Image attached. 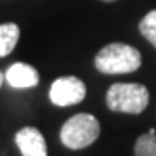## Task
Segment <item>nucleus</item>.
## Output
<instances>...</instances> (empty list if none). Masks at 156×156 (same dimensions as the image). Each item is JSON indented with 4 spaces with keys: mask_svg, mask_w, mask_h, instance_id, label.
Returning <instances> with one entry per match:
<instances>
[{
    "mask_svg": "<svg viewBox=\"0 0 156 156\" xmlns=\"http://www.w3.org/2000/svg\"><path fill=\"white\" fill-rule=\"evenodd\" d=\"M149 92L140 83H115L109 87L106 104L111 111L139 115L147 108Z\"/></svg>",
    "mask_w": 156,
    "mask_h": 156,
    "instance_id": "nucleus-2",
    "label": "nucleus"
},
{
    "mask_svg": "<svg viewBox=\"0 0 156 156\" xmlns=\"http://www.w3.org/2000/svg\"><path fill=\"white\" fill-rule=\"evenodd\" d=\"M19 40V26L16 23L0 24V57L9 56Z\"/></svg>",
    "mask_w": 156,
    "mask_h": 156,
    "instance_id": "nucleus-7",
    "label": "nucleus"
},
{
    "mask_svg": "<svg viewBox=\"0 0 156 156\" xmlns=\"http://www.w3.org/2000/svg\"><path fill=\"white\" fill-rule=\"evenodd\" d=\"M5 80L14 89H30V87L38 85L40 76L33 66H30L26 62H14L5 71Z\"/></svg>",
    "mask_w": 156,
    "mask_h": 156,
    "instance_id": "nucleus-6",
    "label": "nucleus"
},
{
    "mask_svg": "<svg viewBox=\"0 0 156 156\" xmlns=\"http://www.w3.org/2000/svg\"><path fill=\"white\" fill-rule=\"evenodd\" d=\"M16 144L23 156H47V142L35 127L21 128L16 134Z\"/></svg>",
    "mask_w": 156,
    "mask_h": 156,
    "instance_id": "nucleus-5",
    "label": "nucleus"
},
{
    "mask_svg": "<svg viewBox=\"0 0 156 156\" xmlns=\"http://www.w3.org/2000/svg\"><path fill=\"white\" fill-rule=\"evenodd\" d=\"M87 95L85 83L76 76H61L52 83L49 92V97L52 104L59 108L75 106L78 102H82Z\"/></svg>",
    "mask_w": 156,
    "mask_h": 156,
    "instance_id": "nucleus-4",
    "label": "nucleus"
},
{
    "mask_svg": "<svg viewBox=\"0 0 156 156\" xmlns=\"http://www.w3.org/2000/svg\"><path fill=\"white\" fill-rule=\"evenodd\" d=\"M95 68L106 75H120L132 73L140 68V52L127 44H109L99 50L95 56Z\"/></svg>",
    "mask_w": 156,
    "mask_h": 156,
    "instance_id": "nucleus-1",
    "label": "nucleus"
},
{
    "mask_svg": "<svg viewBox=\"0 0 156 156\" xmlns=\"http://www.w3.org/2000/svg\"><path fill=\"white\" fill-rule=\"evenodd\" d=\"M4 80H5V75L0 71V87H2V83H4Z\"/></svg>",
    "mask_w": 156,
    "mask_h": 156,
    "instance_id": "nucleus-10",
    "label": "nucleus"
},
{
    "mask_svg": "<svg viewBox=\"0 0 156 156\" xmlns=\"http://www.w3.org/2000/svg\"><path fill=\"white\" fill-rule=\"evenodd\" d=\"M99 120L89 113H78L71 116L61 128V142L68 149H83L94 144L99 137Z\"/></svg>",
    "mask_w": 156,
    "mask_h": 156,
    "instance_id": "nucleus-3",
    "label": "nucleus"
},
{
    "mask_svg": "<svg viewBox=\"0 0 156 156\" xmlns=\"http://www.w3.org/2000/svg\"><path fill=\"white\" fill-rule=\"evenodd\" d=\"M135 156H156V130L151 128L147 134L140 135L135 142Z\"/></svg>",
    "mask_w": 156,
    "mask_h": 156,
    "instance_id": "nucleus-8",
    "label": "nucleus"
},
{
    "mask_svg": "<svg viewBox=\"0 0 156 156\" xmlns=\"http://www.w3.org/2000/svg\"><path fill=\"white\" fill-rule=\"evenodd\" d=\"M139 31L147 42H151V44L156 47V9L147 12V14L140 19Z\"/></svg>",
    "mask_w": 156,
    "mask_h": 156,
    "instance_id": "nucleus-9",
    "label": "nucleus"
},
{
    "mask_svg": "<svg viewBox=\"0 0 156 156\" xmlns=\"http://www.w3.org/2000/svg\"><path fill=\"white\" fill-rule=\"evenodd\" d=\"M102 2H116V0H102Z\"/></svg>",
    "mask_w": 156,
    "mask_h": 156,
    "instance_id": "nucleus-11",
    "label": "nucleus"
}]
</instances>
